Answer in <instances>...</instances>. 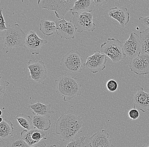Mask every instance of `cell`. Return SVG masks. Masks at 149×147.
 Wrapping results in <instances>:
<instances>
[{
  "label": "cell",
  "instance_id": "6da1fadb",
  "mask_svg": "<svg viewBox=\"0 0 149 147\" xmlns=\"http://www.w3.org/2000/svg\"><path fill=\"white\" fill-rule=\"evenodd\" d=\"M56 134L64 142L72 140L82 132L83 119L80 116L71 114H63L55 122Z\"/></svg>",
  "mask_w": 149,
  "mask_h": 147
},
{
  "label": "cell",
  "instance_id": "7a4b0ae2",
  "mask_svg": "<svg viewBox=\"0 0 149 147\" xmlns=\"http://www.w3.org/2000/svg\"><path fill=\"white\" fill-rule=\"evenodd\" d=\"M55 82L56 93L63 96L64 101H70L81 95L82 86L77 82L76 77L63 75L58 77Z\"/></svg>",
  "mask_w": 149,
  "mask_h": 147
},
{
  "label": "cell",
  "instance_id": "3957f363",
  "mask_svg": "<svg viewBox=\"0 0 149 147\" xmlns=\"http://www.w3.org/2000/svg\"><path fill=\"white\" fill-rule=\"evenodd\" d=\"M26 35L18 24L9 25L3 31L2 38L5 48L22 47L25 43Z\"/></svg>",
  "mask_w": 149,
  "mask_h": 147
},
{
  "label": "cell",
  "instance_id": "277c9868",
  "mask_svg": "<svg viewBox=\"0 0 149 147\" xmlns=\"http://www.w3.org/2000/svg\"><path fill=\"white\" fill-rule=\"evenodd\" d=\"M75 1L76 0H39L37 4L40 8L54 11L58 19H62L72 9Z\"/></svg>",
  "mask_w": 149,
  "mask_h": 147
},
{
  "label": "cell",
  "instance_id": "5b68a950",
  "mask_svg": "<svg viewBox=\"0 0 149 147\" xmlns=\"http://www.w3.org/2000/svg\"><path fill=\"white\" fill-rule=\"evenodd\" d=\"M100 52L109 58L114 63L120 62L126 57L123 52L122 42L114 38H109L100 46Z\"/></svg>",
  "mask_w": 149,
  "mask_h": 147
},
{
  "label": "cell",
  "instance_id": "8992f818",
  "mask_svg": "<svg viewBox=\"0 0 149 147\" xmlns=\"http://www.w3.org/2000/svg\"><path fill=\"white\" fill-rule=\"evenodd\" d=\"M84 65V61L80 53L71 50L62 57L60 68L68 72L79 73L81 72Z\"/></svg>",
  "mask_w": 149,
  "mask_h": 147
},
{
  "label": "cell",
  "instance_id": "52a82bcc",
  "mask_svg": "<svg viewBox=\"0 0 149 147\" xmlns=\"http://www.w3.org/2000/svg\"><path fill=\"white\" fill-rule=\"evenodd\" d=\"M72 21L78 32H93L95 30L96 25L93 22V15L92 13H72Z\"/></svg>",
  "mask_w": 149,
  "mask_h": 147
},
{
  "label": "cell",
  "instance_id": "ba28073f",
  "mask_svg": "<svg viewBox=\"0 0 149 147\" xmlns=\"http://www.w3.org/2000/svg\"><path fill=\"white\" fill-rule=\"evenodd\" d=\"M107 56L101 54L100 51H95L91 56H86V62L84 66L93 73L102 71L106 68Z\"/></svg>",
  "mask_w": 149,
  "mask_h": 147
},
{
  "label": "cell",
  "instance_id": "9c48e42d",
  "mask_svg": "<svg viewBox=\"0 0 149 147\" xmlns=\"http://www.w3.org/2000/svg\"><path fill=\"white\" fill-rule=\"evenodd\" d=\"M123 52L126 57L132 59L141 53V45L138 34L134 32L131 33L129 38L124 42Z\"/></svg>",
  "mask_w": 149,
  "mask_h": 147
},
{
  "label": "cell",
  "instance_id": "30bf717a",
  "mask_svg": "<svg viewBox=\"0 0 149 147\" xmlns=\"http://www.w3.org/2000/svg\"><path fill=\"white\" fill-rule=\"evenodd\" d=\"M129 68L136 75H144L149 73V54L141 53L130 60Z\"/></svg>",
  "mask_w": 149,
  "mask_h": 147
},
{
  "label": "cell",
  "instance_id": "8fae6325",
  "mask_svg": "<svg viewBox=\"0 0 149 147\" xmlns=\"http://www.w3.org/2000/svg\"><path fill=\"white\" fill-rule=\"evenodd\" d=\"M31 79L36 82H42L45 79L47 74L45 64L40 60L30 59L27 64Z\"/></svg>",
  "mask_w": 149,
  "mask_h": 147
},
{
  "label": "cell",
  "instance_id": "7c38bea8",
  "mask_svg": "<svg viewBox=\"0 0 149 147\" xmlns=\"http://www.w3.org/2000/svg\"><path fill=\"white\" fill-rule=\"evenodd\" d=\"M55 22L56 26V32L60 38L67 40L74 39L77 30L72 20L68 22L64 18L56 20Z\"/></svg>",
  "mask_w": 149,
  "mask_h": 147
},
{
  "label": "cell",
  "instance_id": "4fadbf2b",
  "mask_svg": "<svg viewBox=\"0 0 149 147\" xmlns=\"http://www.w3.org/2000/svg\"><path fill=\"white\" fill-rule=\"evenodd\" d=\"M21 136L25 142L29 146L37 145L42 140H46L49 133L46 131H42L33 127L30 131L24 130L21 132Z\"/></svg>",
  "mask_w": 149,
  "mask_h": 147
},
{
  "label": "cell",
  "instance_id": "5bb4252c",
  "mask_svg": "<svg viewBox=\"0 0 149 147\" xmlns=\"http://www.w3.org/2000/svg\"><path fill=\"white\" fill-rule=\"evenodd\" d=\"M47 43V40L40 38L35 31H31L26 35L25 44L32 54L38 55L41 47Z\"/></svg>",
  "mask_w": 149,
  "mask_h": 147
},
{
  "label": "cell",
  "instance_id": "9a60e30c",
  "mask_svg": "<svg viewBox=\"0 0 149 147\" xmlns=\"http://www.w3.org/2000/svg\"><path fill=\"white\" fill-rule=\"evenodd\" d=\"M90 147H114L110 139V135L106 130L97 131L88 139Z\"/></svg>",
  "mask_w": 149,
  "mask_h": 147
},
{
  "label": "cell",
  "instance_id": "2e32d148",
  "mask_svg": "<svg viewBox=\"0 0 149 147\" xmlns=\"http://www.w3.org/2000/svg\"><path fill=\"white\" fill-rule=\"evenodd\" d=\"M133 109L139 110L143 113L149 111V93L145 92L144 88H138L133 98Z\"/></svg>",
  "mask_w": 149,
  "mask_h": 147
},
{
  "label": "cell",
  "instance_id": "e0dca14e",
  "mask_svg": "<svg viewBox=\"0 0 149 147\" xmlns=\"http://www.w3.org/2000/svg\"><path fill=\"white\" fill-rule=\"evenodd\" d=\"M109 17L116 20L122 27L124 28L130 21V14L126 7H115L109 10Z\"/></svg>",
  "mask_w": 149,
  "mask_h": 147
},
{
  "label": "cell",
  "instance_id": "ac0fdd59",
  "mask_svg": "<svg viewBox=\"0 0 149 147\" xmlns=\"http://www.w3.org/2000/svg\"><path fill=\"white\" fill-rule=\"evenodd\" d=\"M95 6L94 0H77L70 11L72 13H92Z\"/></svg>",
  "mask_w": 149,
  "mask_h": 147
},
{
  "label": "cell",
  "instance_id": "d6986e66",
  "mask_svg": "<svg viewBox=\"0 0 149 147\" xmlns=\"http://www.w3.org/2000/svg\"><path fill=\"white\" fill-rule=\"evenodd\" d=\"M33 115L46 116L50 118L52 114L54 113L51 109V105H44L41 102H37L35 104H31L29 106Z\"/></svg>",
  "mask_w": 149,
  "mask_h": 147
},
{
  "label": "cell",
  "instance_id": "ffe728a7",
  "mask_svg": "<svg viewBox=\"0 0 149 147\" xmlns=\"http://www.w3.org/2000/svg\"><path fill=\"white\" fill-rule=\"evenodd\" d=\"M14 130L13 124L7 119H3L0 123V139L3 141H8L13 136Z\"/></svg>",
  "mask_w": 149,
  "mask_h": 147
},
{
  "label": "cell",
  "instance_id": "44dd1931",
  "mask_svg": "<svg viewBox=\"0 0 149 147\" xmlns=\"http://www.w3.org/2000/svg\"><path fill=\"white\" fill-rule=\"evenodd\" d=\"M33 127L42 131H47L51 128V121L49 117L34 115L32 118Z\"/></svg>",
  "mask_w": 149,
  "mask_h": 147
},
{
  "label": "cell",
  "instance_id": "7402d4cb",
  "mask_svg": "<svg viewBox=\"0 0 149 147\" xmlns=\"http://www.w3.org/2000/svg\"><path fill=\"white\" fill-rule=\"evenodd\" d=\"M56 26L55 21H50L47 20H41L40 22V30L45 35L50 36L55 33Z\"/></svg>",
  "mask_w": 149,
  "mask_h": 147
},
{
  "label": "cell",
  "instance_id": "603a6c76",
  "mask_svg": "<svg viewBox=\"0 0 149 147\" xmlns=\"http://www.w3.org/2000/svg\"><path fill=\"white\" fill-rule=\"evenodd\" d=\"M15 118L19 125L25 130L30 131L33 128L32 118L29 115L23 113L16 116Z\"/></svg>",
  "mask_w": 149,
  "mask_h": 147
},
{
  "label": "cell",
  "instance_id": "cb8c5ba5",
  "mask_svg": "<svg viewBox=\"0 0 149 147\" xmlns=\"http://www.w3.org/2000/svg\"><path fill=\"white\" fill-rule=\"evenodd\" d=\"M139 36L141 45V53L149 54V28L141 31Z\"/></svg>",
  "mask_w": 149,
  "mask_h": 147
},
{
  "label": "cell",
  "instance_id": "d4e9b609",
  "mask_svg": "<svg viewBox=\"0 0 149 147\" xmlns=\"http://www.w3.org/2000/svg\"><path fill=\"white\" fill-rule=\"evenodd\" d=\"M6 143L8 147H31L25 142L19 133L13 136Z\"/></svg>",
  "mask_w": 149,
  "mask_h": 147
},
{
  "label": "cell",
  "instance_id": "484cf974",
  "mask_svg": "<svg viewBox=\"0 0 149 147\" xmlns=\"http://www.w3.org/2000/svg\"><path fill=\"white\" fill-rule=\"evenodd\" d=\"M86 137L83 136L74 140H71L66 144L65 147H87L85 141Z\"/></svg>",
  "mask_w": 149,
  "mask_h": 147
},
{
  "label": "cell",
  "instance_id": "4316f807",
  "mask_svg": "<svg viewBox=\"0 0 149 147\" xmlns=\"http://www.w3.org/2000/svg\"><path fill=\"white\" fill-rule=\"evenodd\" d=\"M9 85V82L3 80L0 76V98L7 97L6 88Z\"/></svg>",
  "mask_w": 149,
  "mask_h": 147
},
{
  "label": "cell",
  "instance_id": "83f0119b",
  "mask_svg": "<svg viewBox=\"0 0 149 147\" xmlns=\"http://www.w3.org/2000/svg\"><path fill=\"white\" fill-rule=\"evenodd\" d=\"M107 88L109 92L113 93L117 90L118 84L117 82L114 80L111 79L108 81L107 83Z\"/></svg>",
  "mask_w": 149,
  "mask_h": 147
},
{
  "label": "cell",
  "instance_id": "f1b7e54d",
  "mask_svg": "<svg viewBox=\"0 0 149 147\" xmlns=\"http://www.w3.org/2000/svg\"><path fill=\"white\" fill-rule=\"evenodd\" d=\"M128 117L131 120H137L139 117V112L138 110L133 109L129 111L128 113Z\"/></svg>",
  "mask_w": 149,
  "mask_h": 147
},
{
  "label": "cell",
  "instance_id": "f546056e",
  "mask_svg": "<svg viewBox=\"0 0 149 147\" xmlns=\"http://www.w3.org/2000/svg\"><path fill=\"white\" fill-rule=\"evenodd\" d=\"M3 8H0V32H2L7 29L6 26L5 21L3 15L2 11Z\"/></svg>",
  "mask_w": 149,
  "mask_h": 147
},
{
  "label": "cell",
  "instance_id": "4dcf8cb0",
  "mask_svg": "<svg viewBox=\"0 0 149 147\" xmlns=\"http://www.w3.org/2000/svg\"><path fill=\"white\" fill-rule=\"evenodd\" d=\"M139 19L143 25L149 28V16H140Z\"/></svg>",
  "mask_w": 149,
  "mask_h": 147
},
{
  "label": "cell",
  "instance_id": "1f68e13d",
  "mask_svg": "<svg viewBox=\"0 0 149 147\" xmlns=\"http://www.w3.org/2000/svg\"><path fill=\"white\" fill-rule=\"evenodd\" d=\"M94 2L95 3V5L97 6H101L102 4H105V3H107L108 2V1H106V0H100V1H97V0H94Z\"/></svg>",
  "mask_w": 149,
  "mask_h": 147
},
{
  "label": "cell",
  "instance_id": "d6a6232c",
  "mask_svg": "<svg viewBox=\"0 0 149 147\" xmlns=\"http://www.w3.org/2000/svg\"><path fill=\"white\" fill-rule=\"evenodd\" d=\"M46 144L45 142H44V141H40L37 145H35V146H33L31 147H46Z\"/></svg>",
  "mask_w": 149,
  "mask_h": 147
},
{
  "label": "cell",
  "instance_id": "836d02e7",
  "mask_svg": "<svg viewBox=\"0 0 149 147\" xmlns=\"http://www.w3.org/2000/svg\"><path fill=\"white\" fill-rule=\"evenodd\" d=\"M0 147H8L6 142H4V141L0 139Z\"/></svg>",
  "mask_w": 149,
  "mask_h": 147
},
{
  "label": "cell",
  "instance_id": "e575fe53",
  "mask_svg": "<svg viewBox=\"0 0 149 147\" xmlns=\"http://www.w3.org/2000/svg\"><path fill=\"white\" fill-rule=\"evenodd\" d=\"M141 147H149V143L144 144V145H143Z\"/></svg>",
  "mask_w": 149,
  "mask_h": 147
},
{
  "label": "cell",
  "instance_id": "d590c367",
  "mask_svg": "<svg viewBox=\"0 0 149 147\" xmlns=\"http://www.w3.org/2000/svg\"><path fill=\"white\" fill-rule=\"evenodd\" d=\"M3 119L2 118H1V117H0V123H1L3 121Z\"/></svg>",
  "mask_w": 149,
  "mask_h": 147
},
{
  "label": "cell",
  "instance_id": "8d00e7d4",
  "mask_svg": "<svg viewBox=\"0 0 149 147\" xmlns=\"http://www.w3.org/2000/svg\"><path fill=\"white\" fill-rule=\"evenodd\" d=\"M50 147H57L56 146V145H51V146H50Z\"/></svg>",
  "mask_w": 149,
  "mask_h": 147
},
{
  "label": "cell",
  "instance_id": "74e56055",
  "mask_svg": "<svg viewBox=\"0 0 149 147\" xmlns=\"http://www.w3.org/2000/svg\"><path fill=\"white\" fill-rule=\"evenodd\" d=\"M2 114V111L0 109V117L1 116Z\"/></svg>",
  "mask_w": 149,
  "mask_h": 147
}]
</instances>
